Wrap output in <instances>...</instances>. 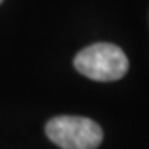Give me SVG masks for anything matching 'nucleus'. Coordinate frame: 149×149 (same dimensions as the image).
Returning <instances> with one entry per match:
<instances>
[{
    "mask_svg": "<svg viewBox=\"0 0 149 149\" xmlns=\"http://www.w3.org/2000/svg\"><path fill=\"white\" fill-rule=\"evenodd\" d=\"M74 68L95 81H116L128 73L129 61L119 47L113 43H95L74 56Z\"/></svg>",
    "mask_w": 149,
    "mask_h": 149,
    "instance_id": "f257e3e1",
    "label": "nucleus"
},
{
    "mask_svg": "<svg viewBox=\"0 0 149 149\" xmlns=\"http://www.w3.org/2000/svg\"><path fill=\"white\" fill-rule=\"evenodd\" d=\"M45 133L61 149H96L103 141L100 124L83 116H56L47 123Z\"/></svg>",
    "mask_w": 149,
    "mask_h": 149,
    "instance_id": "f03ea898",
    "label": "nucleus"
},
{
    "mask_svg": "<svg viewBox=\"0 0 149 149\" xmlns=\"http://www.w3.org/2000/svg\"><path fill=\"white\" fill-rule=\"evenodd\" d=\"M2 2H3V0H0V3H2Z\"/></svg>",
    "mask_w": 149,
    "mask_h": 149,
    "instance_id": "7ed1b4c3",
    "label": "nucleus"
}]
</instances>
